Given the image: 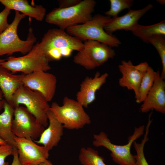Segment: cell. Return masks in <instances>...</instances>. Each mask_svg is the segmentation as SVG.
I'll list each match as a JSON object with an SVG mask.
<instances>
[{
  "instance_id": "obj_1",
  "label": "cell",
  "mask_w": 165,
  "mask_h": 165,
  "mask_svg": "<svg viewBox=\"0 0 165 165\" xmlns=\"http://www.w3.org/2000/svg\"><path fill=\"white\" fill-rule=\"evenodd\" d=\"M96 4V1L94 0H84L69 8H55L46 15L45 20L64 30L91 20Z\"/></svg>"
},
{
  "instance_id": "obj_2",
  "label": "cell",
  "mask_w": 165,
  "mask_h": 165,
  "mask_svg": "<svg viewBox=\"0 0 165 165\" xmlns=\"http://www.w3.org/2000/svg\"><path fill=\"white\" fill-rule=\"evenodd\" d=\"M111 18L97 14L84 24L67 28L66 31L82 42L93 40L105 44L112 48L117 47L121 44V42L115 35L108 34L104 29Z\"/></svg>"
},
{
  "instance_id": "obj_3",
  "label": "cell",
  "mask_w": 165,
  "mask_h": 165,
  "mask_svg": "<svg viewBox=\"0 0 165 165\" xmlns=\"http://www.w3.org/2000/svg\"><path fill=\"white\" fill-rule=\"evenodd\" d=\"M26 16L24 14L15 11L13 21L0 35V56L10 55L16 52H20L25 55L31 50L36 39L32 28H30L26 40L20 39L17 34L18 25Z\"/></svg>"
},
{
  "instance_id": "obj_4",
  "label": "cell",
  "mask_w": 165,
  "mask_h": 165,
  "mask_svg": "<svg viewBox=\"0 0 165 165\" xmlns=\"http://www.w3.org/2000/svg\"><path fill=\"white\" fill-rule=\"evenodd\" d=\"M63 105L60 106L53 102L50 110L64 128L69 130H78L91 122L89 115L82 106L76 100L65 97Z\"/></svg>"
},
{
  "instance_id": "obj_5",
  "label": "cell",
  "mask_w": 165,
  "mask_h": 165,
  "mask_svg": "<svg viewBox=\"0 0 165 165\" xmlns=\"http://www.w3.org/2000/svg\"><path fill=\"white\" fill-rule=\"evenodd\" d=\"M145 129L144 125L135 127L133 133L128 137L127 143L123 145L112 143L107 134L101 131L94 135L93 144L96 147H105L110 151L112 160L118 165H136L134 155L131 153V147L133 142L144 134Z\"/></svg>"
},
{
  "instance_id": "obj_6",
  "label": "cell",
  "mask_w": 165,
  "mask_h": 165,
  "mask_svg": "<svg viewBox=\"0 0 165 165\" xmlns=\"http://www.w3.org/2000/svg\"><path fill=\"white\" fill-rule=\"evenodd\" d=\"M23 105L43 126L48 125L47 112L50 106L39 93L22 85L13 95L11 105L14 109Z\"/></svg>"
},
{
  "instance_id": "obj_7",
  "label": "cell",
  "mask_w": 165,
  "mask_h": 165,
  "mask_svg": "<svg viewBox=\"0 0 165 165\" xmlns=\"http://www.w3.org/2000/svg\"><path fill=\"white\" fill-rule=\"evenodd\" d=\"M83 43L82 49L74 57L73 61L87 70L102 65L116 55L114 50L105 44L93 40Z\"/></svg>"
},
{
  "instance_id": "obj_8",
  "label": "cell",
  "mask_w": 165,
  "mask_h": 165,
  "mask_svg": "<svg viewBox=\"0 0 165 165\" xmlns=\"http://www.w3.org/2000/svg\"><path fill=\"white\" fill-rule=\"evenodd\" d=\"M83 46L82 41L64 30L53 28L45 34L41 42L34 45L31 51L44 55L49 50L54 49L58 50L61 52L63 49L69 48L79 52L82 50Z\"/></svg>"
},
{
  "instance_id": "obj_9",
  "label": "cell",
  "mask_w": 165,
  "mask_h": 165,
  "mask_svg": "<svg viewBox=\"0 0 165 165\" xmlns=\"http://www.w3.org/2000/svg\"><path fill=\"white\" fill-rule=\"evenodd\" d=\"M12 130L16 137L35 140L40 138L44 130L33 115L24 106L14 108Z\"/></svg>"
},
{
  "instance_id": "obj_10",
  "label": "cell",
  "mask_w": 165,
  "mask_h": 165,
  "mask_svg": "<svg viewBox=\"0 0 165 165\" xmlns=\"http://www.w3.org/2000/svg\"><path fill=\"white\" fill-rule=\"evenodd\" d=\"M6 60L0 65L13 74L21 72L27 75L38 71L47 72L51 69L49 61L44 54L31 51L20 57H8Z\"/></svg>"
},
{
  "instance_id": "obj_11",
  "label": "cell",
  "mask_w": 165,
  "mask_h": 165,
  "mask_svg": "<svg viewBox=\"0 0 165 165\" xmlns=\"http://www.w3.org/2000/svg\"><path fill=\"white\" fill-rule=\"evenodd\" d=\"M21 80L24 86L40 93L48 102L53 98L57 83V78L53 74L43 71L23 74Z\"/></svg>"
},
{
  "instance_id": "obj_12",
  "label": "cell",
  "mask_w": 165,
  "mask_h": 165,
  "mask_svg": "<svg viewBox=\"0 0 165 165\" xmlns=\"http://www.w3.org/2000/svg\"><path fill=\"white\" fill-rule=\"evenodd\" d=\"M149 66L147 62L134 65L130 60L122 61L119 65L122 76L119 80V86L133 90L136 102L139 103V90L140 83Z\"/></svg>"
},
{
  "instance_id": "obj_13",
  "label": "cell",
  "mask_w": 165,
  "mask_h": 165,
  "mask_svg": "<svg viewBox=\"0 0 165 165\" xmlns=\"http://www.w3.org/2000/svg\"><path fill=\"white\" fill-rule=\"evenodd\" d=\"M19 160L22 165L37 164L47 160L49 151L32 140L15 136Z\"/></svg>"
},
{
  "instance_id": "obj_14",
  "label": "cell",
  "mask_w": 165,
  "mask_h": 165,
  "mask_svg": "<svg viewBox=\"0 0 165 165\" xmlns=\"http://www.w3.org/2000/svg\"><path fill=\"white\" fill-rule=\"evenodd\" d=\"M157 72L153 86L139 109L142 113L153 109L163 114L165 113V82Z\"/></svg>"
},
{
  "instance_id": "obj_15",
  "label": "cell",
  "mask_w": 165,
  "mask_h": 165,
  "mask_svg": "<svg viewBox=\"0 0 165 165\" xmlns=\"http://www.w3.org/2000/svg\"><path fill=\"white\" fill-rule=\"evenodd\" d=\"M153 6L152 4H149L140 9L134 10L129 9L127 13L125 15L112 18L105 26L104 30L110 35H112L113 32L119 30L131 31L138 24V22L140 18Z\"/></svg>"
},
{
  "instance_id": "obj_16",
  "label": "cell",
  "mask_w": 165,
  "mask_h": 165,
  "mask_svg": "<svg viewBox=\"0 0 165 165\" xmlns=\"http://www.w3.org/2000/svg\"><path fill=\"white\" fill-rule=\"evenodd\" d=\"M108 76L107 73L101 75L97 72L94 77H86L80 84L76 100L83 107L87 108L95 100L96 92L106 82Z\"/></svg>"
},
{
  "instance_id": "obj_17",
  "label": "cell",
  "mask_w": 165,
  "mask_h": 165,
  "mask_svg": "<svg viewBox=\"0 0 165 165\" xmlns=\"http://www.w3.org/2000/svg\"><path fill=\"white\" fill-rule=\"evenodd\" d=\"M49 125L44 130L38 140L35 142L43 145L49 151L58 145L63 134V125L59 122L49 110L47 112Z\"/></svg>"
},
{
  "instance_id": "obj_18",
  "label": "cell",
  "mask_w": 165,
  "mask_h": 165,
  "mask_svg": "<svg viewBox=\"0 0 165 165\" xmlns=\"http://www.w3.org/2000/svg\"><path fill=\"white\" fill-rule=\"evenodd\" d=\"M5 8L21 12L26 16L42 21L46 16V9L41 5L32 6L26 0H0Z\"/></svg>"
},
{
  "instance_id": "obj_19",
  "label": "cell",
  "mask_w": 165,
  "mask_h": 165,
  "mask_svg": "<svg viewBox=\"0 0 165 165\" xmlns=\"http://www.w3.org/2000/svg\"><path fill=\"white\" fill-rule=\"evenodd\" d=\"M22 74L16 75L0 65V89L5 100L10 105L13 95L16 90L23 85Z\"/></svg>"
},
{
  "instance_id": "obj_20",
  "label": "cell",
  "mask_w": 165,
  "mask_h": 165,
  "mask_svg": "<svg viewBox=\"0 0 165 165\" xmlns=\"http://www.w3.org/2000/svg\"><path fill=\"white\" fill-rule=\"evenodd\" d=\"M4 111L0 114V138L7 143L16 148L14 137L12 130V121L14 109L3 99Z\"/></svg>"
},
{
  "instance_id": "obj_21",
  "label": "cell",
  "mask_w": 165,
  "mask_h": 165,
  "mask_svg": "<svg viewBox=\"0 0 165 165\" xmlns=\"http://www.w3.org/2000/svg\"><path fill=\"white\" fill-rule=\"evenodd\" d=\"M133 35L144 42L149 43L148 40L152 36L157 35H165V21L148 26L138 24L131 31Z\"/></svg>"
},
{
  "instance_id": "obj_22",
  "label": "cell",
  "mask_w": 165,
  "mask_h": 165,
  "mask_svg": "<svg viewBox=\"0 0 165 165\" xmlns=\"http://www.w3.org/2000/svg\"><path fill=\"white\" fill-rule=\"evenodd\" d=\"M79 159L82 165H107L98 151L90 147L80 149Z\"/></svg>"
},
{
  "instance_id": "obj_23",
  "label": "cell",
  "mask_w": 165,
  "mask_h": 165,
  "mask_svg": "<svg viewBox=\"0 0 165 165\" xmlns=\"http://www.w3.org/2000/svg\"><path fill=\"white\" fill-rule=\"evenodd\" d=\"M151 115H149L147 124L145 127V132L143 138L140 143H138L136 141L133 143L134 147L136 154L134 155L136 161V165H149L145 157L144 152V148L145 143L148 141V137L150 126L152 122L151 119Z\"/></svg>"
},
{
  "instance_id": "obj_24",
  "label": "cell",
  "mask_w": 165,
  "mask_h": 165,
  "mask_svg": "<svg viewBox=\"0 0 165 165\" xmlns=\"http://www.w3.org/2000/svg\"><path fill=\"white\" fill-rule=\"evenodd\" d=\"M157 72L149 66L144 75L139 90V103L142 102L152 88L154 83Z\"/></svg>"
},
{
  "instance_id": "obj_25",
  "label": "cell",
  "mask_w": 165,
  "mask_h": 165,
  "mask_svg": "<svg viewBox=\"0 0 165 165\" xmlns=\"http://www.w3.org/2000/svg\"><path fill=\"white\" fill-rule=\"evenodd\" d=\"M165 35H155L151 37L148 43L152 44L157 51L162 64V71L160 75L163 79L165 78Z\"/></svg>"
},
{
  "instance_id": "obj_26",
  "label": "cell",
  "mask_w": 165,
  "mask_h": 165,
  "mask_svg": "<svg viewBox=\"0 0 165 165\" xmlns=\"http://www.w3.org/2000/svg\"><path fill=\"white\" fill-rule=\"evenodd\" d=\"M110 7L109 10L105 12V16L114 18L118 16L119 13L122 10L130 9L132 6L133 0H110Z\"/></svg>"
},
{
  "instance_id": "obj_27",
  "label": "cell",
  "mask_w": 165,
  "mask_h": 165,
  "mask_svg": "<svg viewBox=\"0 0 165 165\" xmlns=\"http://www.w3.org/2000/svg\"><path fill=\"white\" fill-rule=\"evenodd\" d=\"M13 147L9 144L0 145V165H9L5 159L8 156L13 155Z\"/></svg>"
},
{
  "instance_id": "obj_28",
  "label": "cell",
  "mask_w": 165,
  "mask_h": 165,
  "mask_svg": "<svg viewBox=\"0 0 165 165\" xmlns=\"http://www.w3.org/2000/svg\"><path fill=\"white\" fill-rule=\"evenodd\" d=\"M10 10L6 8L0 12V35L8 27L9 24L7 17L10 13Z\"/></svg>"
},
{
  "instance_id": "obj_29",
  "label": "cell",
  "mask_w": 165,
  "mask_h": 165,
  "mask_svg": "<svg viewBox=\"0 0 165 165\" xmlns=\"http://www.w3.org/2000/svg\"><path fill=\"white\" fill-rule=\"evenodd\" d=\"M81 0H59V8H66L75 6L79 4Z\"/></svg>"
},
{
  "instance_id": "obj_30",
  "label": "cell",
  "mask_w": 165,
  "mask_h": 165,
  "mask_svg": "<svg viewBox=\"0 0 165 165\" xmlns=\"http://www.w3.org/2000/svg\"><path fill=\"white\" fill-rule=\"evenodd\" d=\"M13 155V159L11 165H22L19 160L17 148H14Z\"/></svg>"
},
{
  "instance_id": "obj_31",
  "label": "cell",
  "mask_w": 165,
  "mask_h": 165,
  "mask_svg": "<svg viewBox=\"0 0 165 165\" xmlns=\"http://www.w3.org/2000/svg\"><path fill=\"white\" fill-rule=\"evenodd\" d=\"M73 51L69 48H64L61 50V53L62 57H68L71 55Z\"/></svg>"
},
{
  "instance_id": "obj_32",
  "label": "cell",
  "mask_w": 165,
  "mask_h": 165,
  "mask_svg": "<svg viewBox=\"0 0 165 165\" xmlns=\"http://www.w3.org/2000/svg\"><path fill=\"white\" fill-rule=\"evenodd\" d=\"M3 97V93L0 89V112L3 109L4 103Z\"/></svg>"
},
{
  "instance_id": "obj_33",
  "label": "cell",
  "mask_w": 165,
  "mask_h": 165,
  "mask_svg": "<svg viewBox=\"0 0 165 165\" xmlns=\"http://www.w3.org/2000/svg\"><path fill=\"white\" fill-rule=\"evenodd\" d=\"M24 165H54L50 161L48 160H46L44 161L37 164H28Z\"/></svg>"
},
{
  "instance_id": "obj_34",
  "label": "cell",
  "mask_w": 165,
  "mask_h": 165,
  "mask_svg": "<svg viewBox=\"0 0 165 165\" xmlns=\"http://www.w3.org/2000/svg\"><path fill=\"white\" fill-rule=\"evenodd\" d=\"M7 144L6 141L0 138V145H5Z\"/></svg>"
},
{
  "instance_id": "obj_35",
  "label": "cell",
  "mask_w": 165,
  "mask_h": 165,
  "mask_svg": "<svg viewBox=\"0 0 165 165\" xmlns=\"http://www.w3.org/2000/svg\"><path fill=\"white\" fill-rule=\"evenodd\" d=\"M156 1L161 4L164 5L165 4V1L164 0H158Z\"/></svg>"
},
{
  "instance_id": "obj_36",
  "label": "cell",
  "mask_w": 165,
  "mask_h": 165,
  "mask_svg": "<svg viewBox=\"0 0 165 165\" xmlns=\"http://www.w3.org/2000/svg\"><path fill=\"white\" fill-rule=\"evenodd\" d=\"M6 60V59H0V63L5 61Z\"/></svg>"
}]
</instances>
